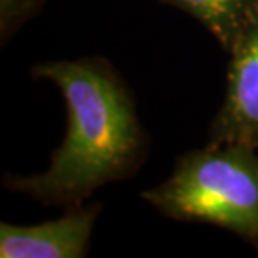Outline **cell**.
Here are the masks:
<instances>
[{
	"label": "cell",
	"instance_id": "obj_1",
	"mask_svg": "<svg viewBox=\"0 0 258 258\" xmlns=\"http://www.w3.org/2000/svg\"><path fill=\"white\" fill-rule=\"evenodd\" d=\"M32 74L52 81L67 106V131L45 171L9 178L7 186L44 205L76 206L134 171L144 146L131 96L101 59L55 60Z\"/></svg>",
	"mask_w": 258,
	"mask_h": 258
},
{
	"label": "cell",
	"instance_id": "obj_2",
	"mask_svg": "<svg viewBox=\"0 0 258 258\" xmlns=\"http://www.w3.org/2000/svg\"><path fill=\"white\" fill-rule=\"evenodd\" d=\"M159 213L230 230L258 250V151L208 143L178 159L161 184L143 193Z\"/></svg>",
	"mask_w": 258,
	"mask_h": 258
},
{
	"label": "cell",
	"instance_id": "obj_5",
	"mask_svg": "<svg viewBox=\"0 0 258 258\" xmlns=\"http://www.w3.org/2000/svg\"><path fill=\"white\" fill-rule=\"evenodd\" d=\"M201 22L226 50L231 49L258 0H163Z\"/></svg>",
	"mask_w": 258,
	"mask_h": 258
},
{
	"label": "cell",
	"instance_id": "obj_3",
	"mask_svg": "<svg viewBox=\"0 0 258 258\" xmlns=\"http://www.w3.org/2000/svg\"><path fill=\"white\" fill-rule=\"evenodd\" d=\"M226 94L208 143L243 144L258 151V7L228 50Z\"/></svg>",
	"mask_w": 258,
	"mask_h": 258
},
{
	"label": "cell",
	"instance_id": "obj_4",
	"mask_svg": "<svg viewBox=\"0 0 258 258\" xmlns=\"http://www.w3.org/2000/svg\"><path fill=\"white\" fill-rule=\"evenodd\" d=\"M99 205L69 206L60 218L44 223L0 225L2 258H82L87 255Z\"/></svg>",
	"mask_w": 258,
	"mask_h": 258
},
{
	"label": "cell",
	"instance_id": "obj_6",
	"mask_svg": "<svg viewBox=\"0 0 258 258\" xmlns=\"http://www.w3.org/2000/svg\"><path fill=\"white\" fill-rule=\"evenodd\" d=\"M45 0H0V35L9 39L25 20L42 7Z\"/></svg>",
	"mask_w": 258,
	"mask_h": 258
}]
</instances>
